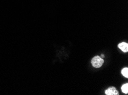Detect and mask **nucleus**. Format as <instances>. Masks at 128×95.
<instances>
[{
  "instance_id": "obj_1",
  "label": "nucleus",
  "mask_w": 128,
  "mask_h": 95,
  "mask_svg": "<svg viewBox=\"0 0 128 95\" xmlns=\"http://www.w3.org/2000/svg\"><path fill=\"white\" fill-rule=\"evenodd\" d=\"M104 60L101 57H100V56H96V57L92 58V66L95 68H96L102 67V65L104 64Z\"/></svg>"
},
{
  "instance_id": "obj_4",
  "label": "nucleus",
  "mask_w": 128,
  "mask_h": 95,
  "mask_svg": "<svg viewBox=\"0 0 128 95\" xmlns=\"http://www.w3.org/2000/svg\"><path fill=\"white\" fill-rule=\"evenodd\" d=\"M122 91L125 94H128V83H126V84H124L121 87Z\"/></svg>"
},
{
  "instance_id": "obj_5",
  "label": "nucleus",
  "mask_w": 128,
  "mask_h": 95,
  "mask_svg": "<svg viewBox=\"0 0 128 95\" xmlns=\"http://www.w3.org/2000/svg\"><path fill=\"white\" fill-rule=\"evenodd\" d=\"M121 73L122 74V75L124 77L128 78V68H124L121 71Z\"/></svg>"
},
{
  "instance_id": "obj_6",
  "label": "nucleus",
  "mask_w": 128,
  "mask_h": 95,
  "mask_svg": "<svg viewBox=\"0 0 128 95\" xmlns=\"http://www.w3.org/2000/svg\"><path fill=\"white\" fill-rule=\"evenodd\" d=\"M101 57H102V58H104V55H101Z\"/></svg>"
},
{
  "instance_id": "obj_2",
  "label": "nucleus",
  "mask_w": 128,
  "mask_h": 95,
  "mask_svg": "<svg viewBox=\"0 0 128 95\" xmlns=\"http://www.w3.org/2000/svg\"><path fill=\"white\" fill-rule=\"evenodd\" d=\"M105 94L106 95H118L119 92L115 87H112L105 91Z\"/></svg>"
},
{
  "instance_id": "obj_3",
  "label": "nucleus",
  "mask_w": 128,
  "mask_h": 95,
  "mask_svg": "<svg viewBox=\"0 0 128 95\" xmlns=\"http://www.w3.org/2000/svg\"><path fill=\"white\" fill-rule=\"evenodd\" d=\"M118 47L124 52H127L128 51V44L126 42H122L119 44Z\"/></svg>"
}]
</instances>
